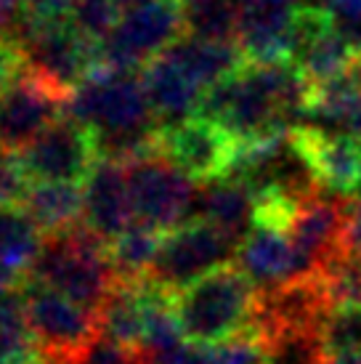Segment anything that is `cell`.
<instances>
[{"mask_svg": "<svg viewBox=\"0 0 361 364\" xmlns=\"http://www.w3.org/2000/svg\"><path fill=\"white\" fill-rule=\"evenodd\" d=\"M24 72V56L21 48L9 38H0V96L9 91L11 82Z\"/></svg>", "mask_w": 361, "mask_h": 364, "instance_id": "cell-32", "label": "cell"}, {"mask_svg": "<svg viewBox=\"0 0 361 364\" xmlns=\"http://www.w3.org/2000/svg\"><path fill=\"white\" fill-rule=\"evenodd\" d=\"M30 186L32 178L21 162V154L0 149V210L21 208Z\"/></svg>", "mask_w": 361, "mask_h": 364, "instance_id": "cell-28", "label": "cell"}, {"mask_svg": "<svg viewBox=\"0 0 361 364\" xmlns=\"http://www.w3.org/2000/svg\"><path fill=\"white\" fill-rule=\"evenodd\" d=\"M144 282V279H141ZM141 282L117 279L99 309L101 335L114 343L141 348L144 343V301H141Z\"/></svg>", "mask_w": 361, "mask_h": 364, "instance_id": "cell-21", "label": "cell"}, {"mask_svg": "<svg viewBox=\"0 0 361 364\" xmlns=\"http://www.w3.org/2000/svg\"><path fill=\"white\" fill-rule=\"evenodd\" d=\"M197 218L212 223L215 229L229 234L234 240H244L252 226V208L255 192L239 178H221L205 186L197 200Z\"/></svg>", "mask_w": 361, "mask_h": 364, "instance_id": "cell-19", "label": "cell"}, {"mask_svg": "<svg viewBox=\"0 0 361 364\" xmlns=\"http://www.w3.org/2000/svg\"><path fill=\"white\" fill-rule=\"evenodd\" d=\"M239 6H295L298 0H237Z\"/></svg>", "mask_w": 361, "mask_h": 364, "instance_id": "cell-37", "label": "cell"}, {"mask_svg": "<svg viewBox=\"0 0 361 364\" xmlns=\"http://www.w3.org/2000/svg\"><path fill=\"white\" fill-rule=\"evenodd\" d=\"M82 192H85L82 226L104 245L117 240L128 226L136 223L128 168L122 162L101 157L90 171Z\"/></svg>", "mask_w": 361, "mask_h": 364, "instance_id": "cell-14", "label": "cell"}, {"mask_svg": "<svg viewBox=\"0 0 361 364\" xmlns=\"http://www.w3.org/2000/svg\"><path fill=\"white\" fill-rule=\"evenodd\" d=\"M70 96L32 72H21L0 96V149L21 152L70 109Z\"/></svg>", "mask_w": 361, "mask_h": 364, "instance_id": "cell-11", "label": "cell"}, {"mask_svg": "<svg viewBox=\"0 0 361 364\" xmlns=\"http://www.w3.org/2000/svg\"><path fill=\"white\" fill-rule=\"evenodd\" d=\"M290 141L311 165L321 189L340 197H353L361 186V141L345 133L321 131L301 122L290 131Z\"/></svg>", "mask_w": 361, "mask_h": 364, "instance_id": "cell-12", "label": "cell"}, {"mask_svg": "<svg viewBox=\"0 0 361 364\" xmlns=\"http://www.w3.org/2000/svg\"><path fill=\"white\" fill-rule=\"evenodd\" d=\"M122 14L125 0H77L72 11V24L93 43H104L120 24Z\"/></svg>", "mask_w": 361, "mask_h": 364, "instance_id": "cell-26", "label": "cell"}, {"mask_svg": "<svg viewBox=\"0 0 361 364\" xmlns=\"http://www.w3.org/2000/svg\"><path fill=\"white\" fill-rule=\"evenodd\" d=\"M27 322L48 364H72L101 335L99 316L35 279H21Z\"/></svg>", "mask_w": 361, "mask_h": 364, "instance_id": "cell-6", "label": "cell"}, {"mask_svg": "<svg viewBox=\"0 0 361 364\" xmlns=\"http://www.w3.org/2000/svg\"><path fill=\"white\" fill-rule=\"evenodd\" d=\"M186 35L180 0H146L122 14L120 24L99 43V67L141 72Z\"/></svg>", "mask_w": 361, "mask_h": 364, "instance_id": "cell-5", "label": "cell"}, {"mask_svg": "<svg viewBox=\"0 0 361 364\" xmlns=\"http://www.w3.org/2000/svg\"><path fill=\"white\" fill-rule=\"evenodd\" d=\"M136 221L157 232H173L189 221L191 208L200 200L197 181L180 173L160 152L144 154L125 165Z\"/></svg>", "mask_w": 361, "mask_h": 364, "instance_id": "cell-8", "label": "cell"}, {"mask_svg": "<svg viewBox=\"0 0 361 364\" xmlns=\"http://www.w3.org/2000/svg\"><path fill=\"white\" fill-rule=\"evenodd\" d=\"M85 192L80 183L32 181L30 192L21 203V210L30 215L43 237L67 234L82 223Z\"/></svg>", "mask_w": 361, "mask_h": 364, "instance_id": "cell-18", "label": "cell"}, {"mask_svg": "<svg viewBox=\"0 0 361 364\" xmlns=\"http://www.w3.org/2000/svg\"><path fill=\"white\" fill-rule=\"evenodd\" d=\"M27 21L50 24V21H67L75 11L77 0H19Z\"/></svg>", "mask_w": 361, "mask_h": 364, "instance_id": "cell-30", "label": "cell"}, {"mask_svg": "<svg viewBox=\"0 0 361 364\" xmlns=\"http://www.w3.org/2000/svg\"><path fill=\"white\" fill-rule=\"evenodd\" d=\"M186 35L197 41L237 43L242 6L237 0H180Z\"/></svg>", "mask_w": 361, "mask_h": 364, "instance_id": "cell-24", "label": "cell"}, {"mask_svg": "<svg viewBox=\"0 0 361 364\" xmlns=\"http://www.w3.org/2000/svg\"><path fill=\"white\" fill-rule=\"evenodd\" d=\"M146 354V351H144ZM146 364H212L210 359V348L208 346H197V343H183L173 346L168 351H160V354H146Z\"/></svg>", "mask_w": 361, "mask_h": 364, "instance_id": "cell-31", "label": "cell"}, {"mask_svg": "<svg viewBox=\"0 0 361 364\" xmlns=\"http://www.w3.org/2000/svg\"><path fill=\"white\" fill-rule=\"evenodd\" d=\"M16 46L24 56V70L70 99L99 67V43L85 38L70 19L50 24L27 21Z\"/></svg>", "mask_w": 361, "mask_h": 364, "instance_id": "cell-4", "label": "cell"}, {"mask_svg": "<svg viewBox=\"0 0 361 364\" xmlns=\"http://www.w3.org/2000/svg\"><path fill=\"white\" fill-rule=\"evenodd\" d=\"M237 266L250 277L261 290L279 287L292 279L313 277L308 263L303 261L290 234L250 229L237 247Z\"/></svg>", "mask_w": 361, "mask_h": 364, "instance_id": "cell-15", "label": "cell"}, {"mask_svg": "<svg viewBox=\"0 0 361 364\" xmlns=\"http://www.w3.org/2000/svg\"><path fill=\"white\" fill-rule=\"evenodd\" d=\"M308 364H361L359 356H340V354H321L313 351L308 354Z\"/></svg>", "mask_w": 361, "mask_h": 364, "instance_id": "cell-35", "label": "cell"}, {"mask_svg": "<svg viewBox=\"0 0 361 364\" xmlns=\"http://www.w3.org/2000/svg\"><path fill=\"white\" fill-rule=\"evenodd\" d=\"M43 242V232L21 208L0 210V266L24 279L41 255Z\"/></svg>", "mask_w": 361, "mask_h": 364, "instance_id": "cell-23", "label": "cell"}, {"mask_svg": "<svg viewBox=\"0 0 361 364\" xmlns=\"http://www.w3.org/2000/svg\"><path fill=\"white\" fill-rule=\"evenodd\" d=\"M19 154L32 181L59 183H85L101 160L96 133L70 109Z\"/></svg>", "mask_w": 361, "mask_h": 364, "instance_id": "cell-9", "label": "cell"}, {"mask_svg": "<svg viewBox=\"0 0 361 364\" xmlns=\"http://www.w3.org/2000/svg\"><path fill=\"white\" fill-rule=\"evenodd\" d=\"M351 205H353V208H361V186H359V189H356V192H353Z\"/></svg>", "mask_w": 361, "mask_h": 364, "instance_id": "cell-38", "label": "cell"}, {"mask_svg": "<svg viewBox=\"0 0 361 364\" xmlns=\"http://www.w3.org/2000/svg\"><path fill=\"white\" fill-rule=\"evenodd\" d=\"M311 348L321 354L361 359V306H343L324 314L311 341Z\"/></svg>", "mask_w": 361, "mask_h": 364, "instance_id": "cell-25", "label": "cell"}, {"mask_svg": "<svg viewBox=\"0 0 361 364\" xmlns=\"http://www.w3.org/2000/svg\"><path fill=\"white\" fill-rule=\"evenodd\" d=\"M168 53L186 70L191 80L200 82L205 91H210L212 85H218L229 75L242 70L247 61L237 43L197 41L189 35H183L176 46H171Z\"/></svg>", "mask_w": 361, "mask_h": 364, "instance_id": "cell-20", "label": "cell"}, {"mask_svg": "<svg viewBox=\"0 0 361 364\" xmlns=\"http://www.w3.org/2000/svg\"><path fill=\"white\" fill-rule=\"evenodd\" d=\"M157 146L165 160H171L197 183L229 178L239 152V141L234 133L226 131L221 122L200 114L162 128Z\"/></svg>", "mask_w": 361, "mask_h": 364, "instance_id": "cell-10", "label": "cell"}, {"mask_svg": "<svg viewBox=\"0 0 361 364\" xmlns=\"http://www.w3.org/2000/svg\"><path fill=\"white\" fill-rule=\"evenodd\" d=\"M261 304V287L239 266H223L176 295L183 338L197 346H215L250 330Z\"/></svg>", "mask_w": 361, "mask_h": 364, "instance_id": "cell-2", "label": "cell"}, {"mask_svg": "<svg viewBox=\"0 0 361 364\" xmlns=\"http://www.w3.org/2000/svg\"><path fill=\"white\" fill-rule=\"evenodd\" d=\"M351 218V203L340 194L316 192L303 200L292 223V242L313 274H319L338 255H345V229Z\"/></svg>", "mask_w": 361, "mask_h": 364, "instance_id": "cell-13", "label": "cell"}, {"mask_svg": "<svg viewBox=\"0 0 361 364\" xmlns=\"http://www.w3.org/2000/svg\"><path fill=\"white\" fill-rule=\"evenodd\" d=\"M141 80H144L151 109H154L162 128L197 117L202 99L208 93L200 82L191 80L186 70L168 51L160 53L157 59H151L141 70Z\"/></svg>", "mask_w": 361, "mask_h": 364, "instance_id": "cell-17", "label": "cell"}, {"mask_svg": "<svg viewBox=\"0 0 361 364\" xmlns=\"http://www.w3.org/2000/svg\"><path fill=\"white\" fill-rule=\"evenodd\" d=\"M237 46L250 64H292L295 6H242Z\"/></svg>", "mask_w": 361, "mask_h": 364, "instance_id": "cell-16", "label": "cell"}, {"mask_svg": "<svg viewBox=\"0 0 361 364\" xmlns=\"http://www.w3.org/2000/svg\"><path fill=\"white\" fill-rule=\"evenodd\" d=\"M27 279L48 284L82 309L99 314L107 295L117 284V274L109 263L107 245L80 223L67 234L45 237Z\"/></svg>", "mask_w": 361, "mask_h": 364, "instance_id": "cell-3", "label": "cell"}, {"mask_svg": "<svg viewBox=\"0 0 361 364\" xmlns=\"http://www.w3.org/2000/svg\"><path fill=\"white\" fill-rule=\"evenodd\" d=\"M165 232H157L146 223H133L125 232L107 245V255L117 279L125 282H141L146 279L157 263Z\"/></svg>", "mask_w": 361, "mask_h": 364, "instance_id": "cell-22", "label": "cell"}, {"mask_svg": "<svg viewBox=\"0 0 361 364\" xmlns=\"http://www.w3.org/2000/svg\"><path fill=\"white\" fill-rule=\"evenodd\" d=\"M19 282H21V277H16L14 272H9L6 266H0V304L9 298L16 287H19Z\"/></svg>", "mask_w": 361, "mask_h": 364, "instance_id": "cell-36", "label": "cell"}, {"mask_svg": "<svg viewBox=\"0 0 361 364\" xmlns=\"http://www.w3.org/2000/svg\"><path fill=\"white\" fill-rule=\"evenodd\" d=\"M72 364H146V354L141 348L114 343L109 338L99 335Z\"/></svg>", "mask_w": 361, "mask_h": 364, "instance_id": "cell-29", "label": "cell"}, {"mask_svg": "<svg viewBox=\"0 0 361 364\" xmlns=\"http://www.w3.org/2000/svg\"><path fill=\"white\" fill-rule=\"evenodd\" d=\"M321 9L330 14L335 24L361 21V0H321Z\"/></svg>", "mask_w": 361, "mask_h": 364, "instance_id": "cell-33", "label": "cell"}, {"mask_svg": "<svg viewBox=\"0 0 361 364\" xmlns=\"http://www.w3.org/2000/svg\"><path fill=\"white\" fill-rule=\"evenodd\" d=\"M70 114L82 120L99 139L101 157L122 165L160 152L162 125L151 109L141 72L96 67L75 91Z\"/></svg>", "mask_w": 361, "mask_h": 364, "instance_id": "cell-1", "label": "cell"}, {"mask_svg": "<svg viewBox=\"0 0 361 364\" xmlns=\"http://www.w3.org/2000/svg\"><path fill=\"white\" fill-rule=\"evenodd\" d=\"M208 348H210L212 364H274L279 356L255 330H244Z\"/></svg>", "mask_w": 361, "mask_h": 364, "instance_id": "cell-27", "label": "cell"}, {"mask_svg": "<svg viewBox=\"0 0 361 364\" xmlns=\"http://www.w3.org/2000/svg\"><path fill=\"white\" fill-rule=\"evenodd\" d=\"M345 253L359 255L361 258V208H353V205H351V218H348V229H345Z\"/></svg>", "mask_w": 361, "mask_h": 364, "instance_id": "cell-34", "label": "cell"}, {"mask_svg": "<svg viewBox=\"0 0 361 364\" xmlns=\"http://www.w3.org/2000/svg\"><path fill=\"white\" fill-rule=\"evenodd\" d=\"M237 247L234 237L202 218H191L165 234L149 279L178 295L210 272L229 266L231 258H237Z\"/></svg>", "mask_w": 361, "mask_h": 364, "instance_id": "cell-7", "label": "cell"}]
</instances>
